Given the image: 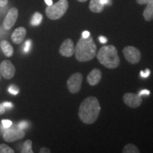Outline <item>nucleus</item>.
<instances>
[{
	"mask_svg": "<svg viewBox=\"0 0 153 153\" xmlns=\"http://www.w3.org/2000/svg\"><path fill=\"white\" fill-rule=\"evenodd\" d=\"M78 1H80V2H85V1H87V0H78Z\"/></svg>",
	"mask_w": 153,
	"mask_h": 153,
	"instance_id": "36",
	"label": "nucleus"
},
{
	"mask_svg": "<svg viewBox=\"0 0 153 153\" xmlns=\"http://www.w3.org/2000/svg\"><path fill=\"white\" fill-rule=\"evenodd\" d=\"M110 1H111V0H101V4H103L104 5L109 4Z\"/></svg>",
	"mask_w": 153,
	"mask_h": 153,
	"instance_id": "34",
	"label": "nucleus"
},
{
	"mask_svg": "<svg viewBox=\"0 0 153 153\" xmlns=\"http://www.w3.org/2000/svg\"><path fill=\"white\" fill-rule=\"evenodd\" d=\"M101 106L97 98L89 97L82 102L78 115L82 122L85 124H92L99 117Z\"/></svg>",
	"mask_w": 153,
	"mask_h": 153,
	"instance_id": "1",
	"label": "nucleus"
},
{
	"mask_svg": "<svg viewBox=\"0 0 153 153\" xmlns=\"http://www.w3.org/2000/svg\"><path fill=\"white\" fill-rule=\"evenodd\" d=\"M74 51H75V47H74V42L70 38H68L61 44L59 52L62 56L70 57L74 54Z\"/></svg>",
	"mask_w": 153,
	"mask_h": 153,
	"instance_id": "11",
	"label": "nucleus"
},
{
	"mask_svg": "<svg viewBox=\"0 0 153 153\" xmlns=\"http://www.w3.org/2000/svg\"><path fill=\"white\" fill-rule=\"evenodd\" d=\"M89 7L94 13H101L104 10V5L101 4V0H91Z\"/></svg>",
	"mask_w": 153,
	"mask_h": 153,
	"instance_id": "15",
	"label": "nucleus"
},
{
	"mask_svg": "<svg viewBox=\"0 0 153 153\" xmlns=\"http://www.w3.org/2000/svg\"><path fill=\"white\" fill-rule=\"evenodd\" d=\"M9 92L12 94L14 95H16L17 94L19 93V89L18 87H16L15 85H11L10 87H9V89H8Z\"/></svg>",
	"mask_w": 153,
	"mask_h": 153,
	"instance_id": "21",
	"label": "nucleus"
},
{
	"mask_svg": "<svg viewBox=\"0 0 153 153\" xmlns=\"http://www.w3.org/2000/svg\"><path fill=\"white\" fill-rule=\"evenodd\" d=\"M8 3V0H0V7H4Z\"/></svg>",
	"mask_w": 153,
	"mask_h": 153,
	"instance_id": "31",
	"label": "nucleus"
},
{
	"mask_svg": "<svg viewBox=\"0 0 153 153\" xmlns=\"http://www.w3.org/2000/svg\"><path fill=\"white\" fill-rule=\"evenodd\" d=\"M33 151L32 150V141L30 140H26L23 145L22 150V153H33Z\"/></svg>",
	"mask_w": 153,
	"mask_h": 153,
	"instance_id": "18",
	"label": "nucleus"
},
{
	"mask_svg": "<svg viewBox=\"0 0 153 153\" xmlns=\"http://www.w3.org/2000/svg\"><path fill=\"white\" fill-rule=\"evenodd\" d=\"M143 17L147 22L153 20V1H150L147 4L146 8L143 11Z\"/></svg>",
	"mask_w": 153,
	"mask_h": 153,
	"instance_id": "16",
	"label": "nucleus"
},
{
	"mask_svg": "<svg viewBox=\"0 0 153 153\" xmlns=\"http://www.w3.org/2000/svg\"><path fill=\"white\" fill-rule=\"evenodd\" d=\"M101 76H102V73H101L100 70L97 68L93 69L87 75V82L91 86H95L98 85L99 82L101 81Z\"/></svg>",
	"mask_w": 153,
	"mask_h": 153,
	"instance_id": "12",
	"label": "nucleus"
},
{
	"mask_svg": "<svg viewBox=\"0 0 153 153\" xmlns=\"http://www.w3.org/2000/svg\"><path fill=\"white\" fill-rule=\"evenodd\" d=\"M123 101L126 105L132 108H137L140 106L143 99L140 96L134 93H126L123 96Z\"/></svg>",
	"mask_w": 153,
	"mask_h": 153,
	"instance_id": "10",
	"label": "nucleus"
},
{
	"mask_svg": "<svg viewBox=\"0 0 153 153\" xmlns=\"http://www.w3.org/2000/svg\"><path fill=\"white\" fill-rule=\"evenodd\" d=\"M82 38H87L90 36V33H89L88 30H85V31H83V33H82Z\"/></svg>",
	"mask_w": 153,
	"mask_h": 153,
	"instance_id": "30",
	"label": "nucleus"
},
{
	"mask_svg": "<svg viewBox=\"0 0 153 153\" xmlns=\"http://www.w3.org/2000/svg\"><path fill=\"white\" fill-rule=\"evenodd\" d=\"M150 91L148 90V89H143V90L140 91L138 95L141 97L142 95H150Z\"/></svg>",
	"mask_w": 153,
	"mask_h": 153,
	"instance_id": "26",
	"label": "nucleus"
},
{
	"mask_svg": "<svg viewBox=\"0 0 153 153\" xmlns=\"http://www.w3.org/2000/svg\"><path fill=\"white\" fill-rule=\"evenodd\" d=\"M123 153H139V149L135 145L128 144L124 147L123 150Z\"/></svg>",
	"mask_w": 153,
	"mask_h": 153,
	"instance_id": "19",
	"label": "nucleus"
},
{
	"mask_svg": "<svg viewBox=\"0 0 153 153\" xmlns=\"http://www.w3.org/2000/svg\"><path fill=\"white\" fill-rule=\"evenodd\" d=\"M28 126H29V124H28L27 121H22L18 124V127L22 130H25L28 128Z\"/></svg>",
	"mask_w": 153,
	"mask_h": 153,
	"instance_id": "23",
	"label": "nucleus"
},
{
	"mask_svg": "<svg viewBox=\"0 0 153 153\" xmlns=\"http://www.w3.org/2000/svg\"><path fill=\"white\" fill-rule=\"evenodd\" d=\"M124 57L131 64H137L141 59V53L138 49L133 46L125 47L123 50Z\"/></svg>",
	"mask_w": 153,
	"mask_h": 153,
	"instance_id": "7",
	"label": "nucleus"
},
{
	"mask_svg": "<svg viewBox=\"0 0 153 153\" xmlns=\"http://www.w3.org/2000/svg\"><path fill=\"white\" fill-rule=\"evenodd\" d=\"M99 41L101 43L105 44V43H107V41H108V40H107V38L105 37V36H99Z\"/></svg>",
	"mask_w": 153,
	"mask_h": 153,
	"instance_id": "27",
	"label": "nucleus"
},
{
	"mask_svg": "<svg viewBox=\"0 0 153 153\" xmlns=\"http://www.w3.org/2000/svg\"><path fill=\"white\" fill-rule=\"evenodd\" d=\"M83 75L79 72H76L70 76L67 82L69 91L72 94L78 93L81 89Z\"/></svg>",
	"mask_w": 153,
	"mask_h": 153,
	"instance_id": "6",
	"label": "nucleus"
},
{
	"mask_svg": "<svg viewBox=\"0 0 153 153\" xmlns=\"http://www.w3.org/2000/svg\"><path fill=\"white\" fill-rule=\"evenodd\" d=\"M0 48L2 50L4 54L7 57H11L14 54V48L10 43L7 41H1L0 42Z\"/></svg>",
	"mask_w": 153,
	"mask_h": 153,
	"instance_id": "14",
	"label": "nucleus"
},
{
	"mask_svg": "<svg viewBox=\"0 0 153 153\" xmlns=\"http://www.w3.org/2000/svg\"><path fill=\"white\" fill-rule=\"evenodd\" d=\"M42 20H43V16H42L41 13L36 12L33 14V17H32L31 21H30V24L33 26H38V25L41 24Z\"/></svg>",
	"mask_w": 153,
	"mask_h": 153,
	"instance_id": "17",
	"label": "nucleus"
},
{
	"mask_svg": "<svg viewBox=\"0 0 153 153\" xmlns=\"http://www.w3.org/2000/svg\"><path fill=\"white\" fill-rule=\"evenodd\" d=\"M30 46H31V41H30V40H28V41H26V43H25L24 49V52L25 53H28V51H30Z\"/></svg>",
	"mask_w": 153,
	"mask_h": 153,
	"instance_id": "24",
	"label": "nucleus"
},
{
	"mask_svg": "<svg viewBox=\"0 0 153 153\" xmlns=\"http://www.w3.org/2000/svg\"><path fill=\"white\" fill-rule=\"evenodd\" d=\"M40 152L41 153H50L51 152V150H50L48 148H42L41 149V150H40Z\"/></svg>",
	"mask_w": 153,
	"mask_h": 153,
	"instance_id": "32",
	"label": "nucleus"
},
{
	"mask_svg": "<svg viewBox=\"0 0 153 153\" xmlns=\"http://www.w3.org/2000/svg\"><path fill=\"white\" fill-rule=\"evenodd\" d=\"M69 7L68 0H59L57 3L48 6L45 9L47 16L51 20H57L64 16Z\"/></svg>",
	"mask_w": 153,
	"mask_h": 153,
	"instance_id": "4",
	"label": "nucleus"
},
{
	"mask_svg": "<svg viewBox=\"0 0 153 153\" xmlns=\"http://www.w3.org/2000/svg\"><path fill=\"white\" fill-rule=\"evenodd\" d=\"M6 111V107L3 104H0V115H2Z\"/></svg>",
	"mask_w": 153,
	"mask_h": 153,
	"instance_id": "29",
	"label": "nucleus"
},
{
	"mask_svg": "<svg viewBox=\"0 0 153 153\" xmlns=\"http://www.w3.org/2000/svg\"><path fill=\"white\" fill-rule=\"evenodd\" d=\"M99 62L108 69H116L120 65V57L116 48L112 45L101 48L97 54Z\"/></svg>",
	"mask_w": 153,
	"mask_h": 153,
	"instance_id": "3",
	"label": "nucleus"
},
{
	"mask_svg": "<svg viewBox=\"0 0 153 153\" xmlns=\"http://www.w3.org/2000/svg\"><path fill=\"white\" fill-rule=\"evenodd\" d=\"M150 1H153V0H136L137 3L139 4H147Z\"/></svg>",
	"mask_w": 153,
	"mask_h": 153,
	"instance_id": "28",
	"label": "nucleus"
},
{
	"mask_svg": "<svg viewBox=\"0 0 153 153\" xmlns=\"http://www.w3.org/2000/svg\"><path fill=\"white\" fill-rule=\"evenodd\" d=\"M25 136V132L24 130L20 129L18 126H14L13 128H8L5 129L4 132V140L7 143H13L18 140L22 139Z\"/></svg>",
	"mask_w": 153,
	"mask_h": 153,
	"instance_id": "5",
	"label": "nucleus"
},
{
	"mask_svg": "<svg viewBox=\"0 0 153 153\" xmlns=\"http://www.w3.org/2000/svg\"><path fill=\"white\" fill-rule=\"evenodd\" d=\"M3 105L5 107H7V108H11V107H13V104L11 102H4Z\"/></svg>",
	"mask_w": 153,
	"mask_h": 153,
	"instance_id": "33",
	"label": "nucleus"
},
{
	"mask_svg": "<svg viewBox=\"0 0 153 153\" xmlns=\"http://www.w3.org/2000/svg\"><path fill=\"white\" fill-rule=\"evenodd\" d=\"M45 3L48 6H51L53 4V1L52 0H45Z\"/></svg>",
	"mask_w": 153,
	"mask_h": 153,
	"instance_id": "35",
	"label": "nucleus"
},
{
	"mask_svg": "<svg viewBox=\"0 0 153 153\" xmlns=\"http://www.w3.org/2000/svg\"><path fill=\"white\" fill-rule=\"evenodd\" d=\"M18 18V9L16 8H11L6 15L3 22V28L5 30H10L16 23Z\"/></svg>",
	"mask_w": 153,
	"mask_h": 153,
	"instance_id": "9",
	"label": "nucleus"
},
{
	"mask_svg": "<svg viewBox=\"0 0 153 153\" xmlns=\"http://www.w3.org/2000/svg\"><path fill=\"white\" fill-rule=\"evenodd\" d=\"M75 57L79 62H87L94 59L97 55V45L93 38H80L75 47Z\"/></svg>",
	"mask_w": 153,
	"mask_h": 153,
	"instance_id": "2",
	"label": "nucleus"
},
{
	"mask_svg": "<svg viewBox=\"0 0 153 153\" xmlns=\"http://www.w3.org/2000/svg\"><path fill=\"white\" fill-rule=\"evenodd\" d=\"M26 36V29L24 27H19L14 30L11 34V38L13 43L15 44H20L24 41Z\"/></svg>",
	"mask_w": 153,
	"mask_h": 153,
	"instance_id": "13",
	"label": "nucleus"
},
{
	"mask_svg": "<svg viewBox=\"0 0 153 153\" xmlns=\"http://www.w3.org/2000/svg\"><path fill=\"white\" fill-rule=\"evenodd\" d=\"M16 68L9 60H4L0 65V73L4 79H10L14 77Z\"/></svg>",
	"mask_w": 153,
	"mask_h": 153,
	"instance_id": "8",
	"label": "nucleus"
},
{
	"mask_svg": "<svg viewBox=\"0 0 153 153\" xmlns=\"http://www.w3.org/2000/svg\"><path fill=\"white\" fill-rule=\"evenodd\" d=\"M140 74V76L143 78L148 77V76H150V70H149V69H146L145 71H143V70H141Z\"/></svg>",
	"mask_w": 153,
	"mask_h": 153,
	"instance_id": "25",
	"label": "nucleus"
},
{
	"mask_svg": "<svg viewBox=\"0 0 153 153\" xmlns=\"http://www.w3.org/2000/svg\"><path fill=\"white\" fill-rule=\"evenodd\" d=\"M1 123H2V126L4 129L8 128L12 126V122L10 120H1Z\"/></svg>",
	"mask_w": 153,
	"mask_h": 153,
	"instance_id": "22",
	"label": "nucleus"
},
{
	"mask_svg": "<svg viewBox=\"0 0 153 153\" xmlns=\"http://www.w3.org/2000/svg\"><path fill=\"white\" fill-rule=\"evenodd\" d=\"M14 150L7 145H0V153H14Z\"/></svg>",
	"mask_w": 153,
	"mask_h": 153,
	"instance_id": "20",
	"label": "nucleus"
}]
</instances>
